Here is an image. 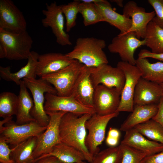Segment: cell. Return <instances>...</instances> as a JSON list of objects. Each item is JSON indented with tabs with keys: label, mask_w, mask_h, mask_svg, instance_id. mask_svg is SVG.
<instances>
[{
	"label": "cell",
	"mask_w": 163,
	"mask_h": 163,
	"mask_svg": "<svg viewBox=\"0 0 163 163\" xmlns=\"http://www.w3.org/2000/svg\"><path fill=\"white\" fill-rule=\"evenodd\" d=\"M90 68L85 66L75 82L71 95L80 104L93 108L94 88L90 78Z\"/></svg>",
	"instance_id": "19"
},
{
	"label": "cell",
	"mask_w": 163,
	"mask_h": 163,
	"mask_svg": "<svg viewBox=\"0 0 163 163\" xmlns=\"http://www.w3.org/2000/svg\"><path fill=\"white\" fill-rule=\"evenodd\" d=\"M123 13V15L130 18L132 21L131 27L125 33L134 32L138 39H144L148 24L155 15L154 11L146 12L144 8L139 6L135 2L129 1L124 5Z\"/></svg>",
	"instance_id": "16"
},
{
	"label": "cell",
	"mask_w": 163,
	"mask_h": 163,
	"mask_svg": "<svg viewBox=\"0 0 163 163\" xmlns=\"http://www.w3.org/2000/svg\"><path fill=\"white\" fill-rule=\"evenodd\" d=\"M107 136L119 139L120 133L117 129L110 127L108 132Z\"/></svg>",
	"instance_id": "41"
},
{
	"label": "cell",
	"mask_w": 163,
	"mask_h": 163,
	"mask_svg": "<svg viewBox=\"0 0 163 163\" xmlns=\"http://www.w3.org/2000/svg\"><path fill=\"white\" fill-rule=\"evenodd\" d=\"M39 54L37 52L31 51L27 59L26 64L19 71L11 72L10 67L0 66V76L3 79L11 81L19 85L21 79L36 78V69Z\"/></svg>",
	"instance_id": "21"
},
{
	"label": "cell",
	"mask_w": 163,
	"mask_h": 163,
	"mask_svg": "<svg viewBox=\"0 0 163 163\" xmlns=\"http://www.w3.org/2000/svg\"><path fill=\"white\" fill-rule=\"evenodd\" d=\"M134 128L149 139L163 144V127L155 120L151 119Z\"/></svg>",
	"instance_id": "29"
},
{
	"label": "cell",
	"mask_w": 163,
	"mask_h": 163,
	"mask_svg": "<svg viewBox=\"0 0 163 163\" xmlns=\"http://www.w3.org/2000/svg\"><path fill=\"white\" fill-rule=\"evenodd\" d=\"M22 12L11 0H0V28L14 33L26 31Z\"/></svg>",
	"instance_id": "15"
},
{
	"label": "cell",
	"mask_w": 163,
	"mask_h": 163,
	"mask_svg": "<svg viewBox=\"0 0 163 163\" xmlns=\"http://www.w3.org/2000/svg\"><path fill=\"white\" fill-rule=\"evenodd\" d=\"M13 148L10 149L5 139L0 137V163H14L10 157Z\"/></svg>",
	"instance_id": "36"
},
{
	"label": "cell",
	"mask_w": 163,
	"mask_h": 163,
	"mask_svg": "<svg viewBox=\"0 0 163 163\" xmlns=\"http://www.w3.org/2000/svg\"><path fill=\"white\" fill-rule=\"evenodd\" d=\"M4 125L0 127V136L5 139L8 144L14 147L32 137H38L47 127L41 126L36 121L18 125L12 120Z\"/></svg>",
	"instance_id": "7"
},
{
	"label": "cell",
	"mask_w": 163,
	"mask_h": 163,
	"mask_svg": "<svg viewBox=\"0 0 163 163\" xmlns=\"http://www.w3.org/2000/svg\"><path fill=\"white\" fill-rule=\"evenodd\" d=\"M78 163H87L83 161H81Z\"/></svg>",
	"instance_id": "45"
},
{
	"label": "cell",
	"mask_w": 163,
	"mask_h": 163,
	"mask_svg": "<svg viewBox=\"0 0 163 163\" xmlns=\"http://www.w3.org/2000/svg\"><path fill=\"white\" fill-rule=\"evenodd\" d=\"M159 85L161 87L163 95V83Z\"/></svg>",
	"instance_id": "44"
},
{
	"label": "cell",
	"mask_w": 163,
	"mask_h": 163,
	"mask_svg": "<svg viewBox=\"0 0 163 163\" xmlns=\"http://www.w3.org/2000/svg\"><path fill=\"white\" fill-rule=\"evenodd\" d=\"M158 107L157 113L152 119L160 123L163 127V96L158 104Z\"/></svg>",
	"instance_id": "39"
},
{
	"label": "cell",
	"mask_w": 163,
	"mask_h": 163,
	"mask_svg": "<svg viewBox=\"0 0 163 163\" xmlns=\"http://www.w3.org/2000/svg\"><path fill=\"white\" fill-rule=\"evenodd\" d=\"M144 39L152 53H163V29L152 21L147 26Z\"/></svg>",
	"instance_id": "28"
},
{
	"label": "cell",
	"mask_w": 163,
	"mask_h": 163,
	"mask_svg": "<svg viewBox=\"0 0 163 163\" xmlns=\"http://www.w3.org/2000/svg\"><path fill=\"white\" fill-rule=\"evenodd\" d=\"M75 60L66 54L61 53H50L39 55L36 74L41 78L63 69Z\"/></svg>",
	"instance_id": "18"
},
{
	"label": "cell",
	"mask_w": 163,
	"mask_h": 163,
	"mask_svg": "<svg viewBox=\"0 0 163 163\" xmlns=\"http://www.w3.org/2000/svg\"><path fill=\"white\" fill-rule=\"evenodd\" d=\"M119 112L102 116L95 113L86 121L85 126L88 130L85 139V145L93 157L100 151L99 146L104 140L107 126L113 118L117 117Z\"/></svg>",
	"instance_id": "6"
},
{
	"label": "cell",
	"mask_w": 163,
	"mask_h": 163,
	"mask_svg": "<svg viewBox=\"0 0 163 163\" xmlns=\"http://www.w3.org/2000/svg\"><path fill=\"white\" fill-rule=\"evenodd\" d=\"M136 65L141 70L142 77L160 84L163 83V63H150L146 58L136 59Z\"/></svg>",
	"instance_id": "27"
},
{
	"label": "cell",
	"mask_w": 163,
	"mask_h": 163,
	"mask_svg": "<svg viewBox=\"0 0 163 163\" xmlns=\"http://www.w3.org/2000/svg\"><path fill=\"white\" fill-rule=\"evenodd\" d=\"M80 2L79 13L83 17L84 25L87 26L101 22H104L101 15L94 3Z\"/></svg>",
	"instance_id": "31"
},
{
	"label": "cell",
	"mask_w": 163,
	"mask_h": 163,
	"mask_svg": "<svg viewBox=\"0 0 163 163\" xmlns=\"http://www.w3.org/2000/svg\"><path fill=\"white\" fill-rule=\"evenodd\" d=\"M106 45L103 39L92 37H79L72 50L66 55L88 67H96L108 63L103 50Z\"/></svg>",
	"instance_id": "2"
},
{
	"label": "cell",
	"mask_w": 163,
	"mask_h": 163,
	"mask_svg": "<svg viewBox=\"0 0 163 163\" xmlns=\"http://www.w3.org/2000/svg\"><path fill=\"white\" fill-rule=\"evenodd\" d=\"M90 78L95 88L99 85L114 88L122 92L125 82V76L122 70L104 64L90 68Z\"/></svg>",
	"instance_id": "14"
},
{
	"label": "cell",
	"mask_w": 163,
	"mask_h": 163,
	"mask_svg": "<svg viewBox=\"0 0 163 163\" xmlns=\"http://www.w3.org/2000/svg\"><path fill=\"white\" fill-rule=\"evenodd\" d=\"M111 2L115 3L119 7H123L124 5L123 4V0H111Z\"/></svg>",
	"instance_id": "43"
},
{
	"label": "cell",
	"mask_w": 163,
	"mask_h": 163,
	"mask_svg": "<svg viewBox=\"0 0 163 163\" xmlns=\"http://www.w3.org/2000/svg\"><path fill=\"white\" fill-rule=\"evenodd\" d=\"M94 4L104 22H107L118 29L120 31L119 34L125 33L131 27V19L114 11L108 1L105 0L104 2Z\"/></svg>",
	"instance_id": "22"
},
{
	"label": "cell",
	"mask_w": 163,
	"mask_h": 163,
	"mask_svg": "<svg viewBox=\"0 0 163 163\" xmlns=\"http://www.w3.org/2000/svg\"><path fill=\"white\" fill-rule=\"evenodd\" d=\"M119 141V139L107 136L106 139V143L110 147H115L118 144Z\"/></svg>",
	"instance_id": "42"
},
{
	"label": "cell",
	"mask_w": 163,
	"mask_h": 163,
	"mask_svg": "<svg viewBox=\"0 0 163 163\" xmlns=\"http://www.w3.org/2000/svg\"><path fill=\"white\" fill-rule=\"evenodd\" d=\"M44 109L47 113L58 111L72 113L79 116L95 113L93 108L80 104L72 95L61 96L46 93Z\"/></svg>",
	"instance_id": "12"
},
{
	"label": "cell",
	"mask_w": 163,
	"mask_h": 163,
	"mask_svg": "<svg viewBox=\"0 0 163 163\" xmlns=\"http://www.w3.org/2000/svg\"><path fill=\"white\" fill-rule=\"evenodd\" d=\"M148 2L155 13L152 21L163 29V0H148Z\"/></svg>",
	"instance_id": "35"
},
{
	"label": "cell",
	"mask_w": 163,
	"mask_h": 163,
	"mask_svg": "<svg viewBox=\"0 0 163 163\" xmlns=\"http://www.w3.org/2000/svg\"><path fill=\"white\" fill-rule=\"evenodd\" d=\"M23 81L33 96L34 106L31 112L32 117L41 126H47L50 117L45 110L44 94L46 93L57 95L56 90L49 82L41 78H24Z\"/></svg>",
	"instance_id": "4"
},
{
	"label": "cell",
	"mask_w": 163,
	"mask_h": 163,
	"mask_svg": "<svg viewBox=\"0 0 163 163\" xmlns=\"http://www.w3.org/2000/svg\"><path fill=\"white\" fill-rule=\"evenodd\" d=\"M18 96L14 93L4 92L0 94V116L5 118L16 115Z\"/></svg>",
	"instance_id": "30"
},
{
	"label": "cell",
	"mask_w": 163,
	"mask_h": 163,
	"mask_svg": "<svg viewBox=\"0 0 163 163\" xmlns=\"http://www.w3.org/2000/svg\"><path fill=\"white\" fill-rule=\"evenodd\" d=\"M139 58H150L163 61V53H155L145 49L142 50L138 54Z\"/></svg>",
	"instance_id": "38"
},
{
	"label": "cell",
	"mask_w": 163,
	"mask_h": 163,
	"mask_svg": "<svg viewBox=\"0 0 163 163\" xmlns=\"http://www.w3.org/2000/svg\"><path fill=\"white\" fill-rule=\"evenodd\" d=\"M121 143L128 145L145 153L149 156L163 151V144L151 140L138 131L134 128L125 132Z\"/></svg>",
	"instance_id": "20"
},
{
	"label": "cell",
	"mask_w": 163,
	"mask_h": 163,
	"mask_svg": "<svg viewBox=\"0 0 163 163\" xmlns=\"http://www.w3.org/2000/svg\"><path fill=\"white\" fill-rule=\"evenodd\" d=\"M158 110V104L134 106L133 110L121 125L120 130L126 132L152 119Z\"/></svg>",
	"instance_id": "23"
},
{
	"label": "cell",
	"mask_w": 163,
	"mask_h": 163,
	"mask_svg": "<svg viewBox=\"0 0 163 163\" xmlns=\"http://www.w3.org/2000/svg\"><path fill=\"white\" fill-rule=\"evenodd\" d=\"M50 156L56 157L63 163H78L85 160L83 154L78 150L61 142L54 145L48 154L40 156L34 162Z\"/></svg>",
	"instance_id": "25"
},
{
	"label": "cell",
	"mask_w": 163,
	"mask_h": 163,
	"mask_svg": "<svg viewBox=\"0 0 163 163\" xmlns=\"http://www.w3.org/2000/svg\"><path fill=\"white\" fill-rule=\"evenodd\" d=\"M122 152L120 145L99 152L93 157L91 163H120Z\"/></svg>",
	"instance_id": "32"
},
{
	"label": "cell",
	"mask_w": 163,
	"mask_h": 163,
	"mask_svg": "<svg viewBox=\"0 0 163 163\" xmlns=\"http://www.w3.org/2000/svg\"><path fill=\"white\" fill-rule=\"evenodd\" d=\"M20 91L16 116V123L22 125L32 121H36L31 115L34 106L33 100L27 91L24 81L21 80L19 85Z\"/></svg>",
	"instance_id": "24"
},
{
	"label": "cell",
	"mask_w": 163,
	"mask_h": 163,
	"mask_svg": "<svg viewBox=\"0 0 163 163\" xmlns=\"http://www.w3.org/2000/svg\"><path fill=\"white\" fill-rule=\"evenodd\" d=\"M84 66L75 60L63 69L41 78L53 85L57 95L69 96L72 94L75 82Z\"/></svg>",
	"instance_id": "5"
},
{
	"label": "cell",
	"mask_w": 163,
	"mask_h": 163,
	"mask_svg": "<svg viewBox=\"0 0 163 163\" xmlns=\"http://www.w3.org/2000/svg\"><path fill=\"white\" fill-rule=\"evenodd\" d=\"M33 43L27 31L14 33L0 28V58L27 59Z\"/></svg>",
	"instance_id": "3"
},
{
	"label": "cell",
	"mask_w": 163,
	"mask_h": 163,
	"mask_svg": "<svg viewBox=\"0 0 163 163\" xmlns=\"http://www.w3.org/2000/svg\"><path fill=\"white\" fill-rule=\"evenodd\" d=\"M66 113L58 111L47 113L50 117L49 122L46 129L37 137L33 153L34 160L48 154L54 145L61 142L59 126L62 117Z\"/></svg>",
	"instance_id": "9"
},
{
	"label": "cell",
	"mask_w": 163,
	"mask_h": 163,
	"mask_svg": "<svg viewBox=\"0 0 163 163\" xmlns=\"http://www.w3.org/2000/svg\"><path fill=\"white\" fill-rule=\"evenodd\" d=\"M92 115L86 114L79 116L67 112L62 117L59 126L61 142L78 150L83 154L85 160L90 163L93 158L85 145L87 135L85 123Z\"/></svg>",
	"instance_id": "1"
},
{
	"label": "cell",
	"mask_w": 163,
	"mask_h": 163,
	"mask_svg": "<svg viewBox=\"0 0 163 163\" xmlns=\"http://www.w3.org/2000/svg\"><path fill=\"white\" fill-rule=\"evenodd\" d=\"M145 40L138 39L135 32H129L119 34L113 38L108 49L111 53H118L122 61L136 65L134 53L137 49L145 45Z\"/></svg>",
	"instance_id": "11"
},
{
	"label": "cell",
	"mask_w": 163,
	"mask_h": 163,
	"mask_svg": "<svg viewBox=\"0 0 163 163\" xmlns=\"http://www.w3.org/2000/svg\"><path fill=\"white\" fill-rule=\"evenodd\" d=\"M117 66L123 72L125 78L117 112H131L134 108L133 97L135 89L138 80L142 77V73L136 65L122 61L118 62Z\"/></svg>",
	"instance_id": "8"
},
{
	"label": "cell",
	"mask_w": 163,
	"mask_h": 163,
	"mask_svg": "<svg viewBox=\"0 0 163 163\" xmlns=\"http://www.w3.org/2000/svg\"><path fill=\"white\" fill-rule=\"evenodd\" d=\"M80 2L75 0L67 4L61 5L62 10L66 20V31L69 32L76 24V20L79 13Z\"/></svg>",
	"instance_id": "33"
},
{
	"label": "cell",
	"mask_w": 163,
	"mask_h": 163,
	"mask_svg": "<svg viewBox=\"0 0 163 163\" xmlns=\"http://www.w3.org/2000/svg\"><path fill=\"white\" fill-rule=\"evenodd\" d=\"M33 163H63L53 156H47L35 161Z\"/></svg>",
	"instance_id": "40"
},
{
	"label": "cell",
	"mask_w": 163,
	"mask_h": 163,
	"mask_svg": "<svg viewBox=\"0 0 163 163\" xmlns=\"http://www.w3.org/2000/svg\"><path fill=\"white\" fill-rule=\"evenodd\" d=\"M37 137H32L13 148L10 157L14 163H33Z\"/></svg>",
	"instance_id": "26"
},
{
	"label": "cell",
	"mask_w": 163,
	"mask_h": 163,
	"mask_svg": "<svg viewBox=\"0 0 163 163\" xmlns=\"http://www.w3.org/2000/svg\"><path fill=\"white\" fill-rule=\"evenodd\" d=\"M122 156L120 163H140L146 156L144 152L130 146L120 143Z\"/></svg>",
	"instance_id": "34"
},
{
	"label": "cell",
	"mask_w": 163,
	"mask_h": 163,
	"mask_svg": "<svg viewBox=\"0 0 163 163\" xmlns=\"http://www.w3.org/2000/svg\"><path fill=\"white\" fill-rule=\"evenodd\" d=\"M163 96L159 84L141 77L138 80L135 89L134 105L158 104Z\"/></svg>",
	"instance_id": "17"
},
{
	"label": "cell",
	"mask_w": 163,
	"mask_h": 163,
	"mask_svg": "<svg viewBox=\"0 0 163 163\" xmlns=\"http://www.w3.org/2000/svg\"><path fill=\"white\" fill-rule=\"evenodd\" d=\"M121 92L114 88L99 85L94 88L93 107L96 113L104 116L117 112Z\"/></svg>",
	"instance_id": "13"
},
{
	"label": "cell",
	"mask_w": 163,
	"mask_h": 163,
	"mask_svg": "<svg viewBox=\"0 0 163 163\" xmlns=\"http://www.w3.org/2000/svg\"><path fill=\"white\" fill-rule=\"evenodd\" d=\"M46 9L42 11L45 16L41 20L43 26L51 28L59 44L62 46L72 45L70 36L64 29V18L61 5H58L54 2L50 4L46 3Z\"/></svg>",
	"instance_id": "10"
},
{
	"label": "cell",
	"mask_w": 163,
	"mask_h": 163,
	"mask_svg": "<svg viewBox=\"0 0 163 163\" xmlns=\"http://www.w3.org/2000/svg\"><path fill=\"white\" fill-rule=\"evenodd\" d=\"M140 163H163V151L153 155L146 156Z\"/></svg>",
	"instance_id": "37"
}]
</instances>
